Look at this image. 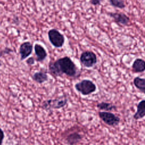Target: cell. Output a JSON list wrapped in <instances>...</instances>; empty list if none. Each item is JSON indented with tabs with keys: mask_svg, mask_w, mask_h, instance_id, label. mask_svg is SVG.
<instances>
[{
	"mask_svg": "<svg viewBox=\"0 0 145 145\" xmlns=\"http://www.w3.org/2000/svg\"><path fill=\"white\" fill-rule=\"evenodd\" d=\"M50 72L56 76L65 74L70 77H76L79 73L78 67L69 57L65 56L50 62L48 65Z\"/></svg>",
	"mask_w": 145,
	"mask_h": 145,
	"instance_id": "cell-1",
	"label": "cell"
},
{
	"mask_svg": "<svg viewBox=\"0 0 145 145\" xmlns=\"http://www.w3.org/2000/svg\"><path fill=\"white\" fill-rule=\"evenodd\" d=\"M68 99L66 96H61L54 99H48L42 102L41 108L44 110L51 109H60L64 107L67 103Z\"/></svg>",
	"mask_w": 145,
	"mask_h": 145,
	"instance_id": "cell-2",
	"label": "cell"
},
{
	"mask_svg": "<svg viewBox=\"0 0 145 145\" xmlns=\"http://www.w3.org/2000/svg\"><path fill=\"white\" fill-rule=\"evenodd\" d=\"M75 89L83 95H88L95 92L96 90V86L89 79H83L76 83L74 85Z\"/></svg>",
	"mask_w": 145,
	"mask_h": 145,
	"instance_id": "cell-3",
	"label": "cell"
},
{
	"mask_svg": "<svg viewBox=\"0 0 145 145\" xmlns=\"http://www.w3.org/2000/svg\"><path fill=\"white\" fill-rule=\"evenodd\" d=\"M48 39L50 42L56 48H61L65 42L64 36L57 29L53 28L48 33Z\"/></svg>",
	"mask_w": 145,
	"mask_h": 145,
	"instance_id": "cell-4",
	"label": "cell"
},
{
	"mask_svg": "<svg viewBox=\"0 0 145 145\" xmlns=\"http://www.w3.org/2000/svg\"><path fill=\"white\" fill-rule=\"evenodd\" d=\"M80 62L86 67H92L97 63V57L92 51L86 50L82 53L80 56Z\"/></svg>",
	"mask_w": 145,
	"mask_h": 145,
	"instance_id": "cell-5",
	"label": "cell"
},
{
	"mask_svg": "<svg viewBox=\"0 0 145 145\" xmlns=\"http://www.w3.org/2000/svg\"><path fill=\"white\" fill-rule=\"evenodd\" d=\"M98 114L101 120L109 126H116L118 125L120 122V117L110 112H99Z\"/></svg>",
	"mask_w": 145,
	"mask_h": 145,
	"instance_id": "cell-6",
	"label": "cell"
},
{
	"mask_svg": "<svg viewBox=\"0 0 145 145\" xmlns=\"http://www.w3.org/2000/svg\"><path fill=\"white\" fill-rule=\"evenodd\" d=\"M33 45L29 41H25L20 44L19 49L20 60L23 61L28 57L32 53Z\"/></svg>",
	"mask_w": 145,
	"mask_h": 145,
	"instance_id": "cell-7",
	"label": "cell"
},
{
	"mask_svg": "<svg viewBox=\"0 0 145 145\" xmlns=\"http://www.w3.org/2000/svg\"><path fill=\"white\" fill-rule=\"evenodd\" d=\"M107 14L113 18L114 22L122 25H127L130 22L129 18L123 12H108Z\"/></svg>",
	"mask_w": 145,
	"mask_h": 145,
	"instance_id": "cell-8",
	"label": "cell"
},
{
	"mask_svg": "<svg viewBox=\"0 0 145 145\" xmlns=\"http://www.w3.org/2000/svg\"><path fill=\"white\" fill-rule=\"evenodd\" d=\"M34 50L36 56V61L42 62L45 60L47 57V53L44 48L39 44H35L34 46Z\"/></svg>",
	"mask_w": 145,
	"mask_h": 145,
	"instance_id": "cell-9",
	"label": "cell"
},
{
	"mask_svg": "<svg viewBox=\"0 0 145 145\" xmlns=\"http://www.w3.org/2000/svg\"><path fill=\"white\" fill-rule=\"evenodd\" d=\"M145 116V100L140 101L137 105V110L133 116L134 120H138L143 118Z\"/></svg>",
	"mask_w": 145,
	"mask_h": 145,
	"instance_id": "cell-10",
	"label": "cell"
},
{
	"mask_svg": "<svg viewBox=\"0 0 145 145\" xmlns=\"http://www.w3.org/2000/svg\"><path fill=\"white\" fill-rule=\"evenodd\" d=\"M32 78L36 83L42 84L48 80V75L46 72L40 70L35 72L32 75Z\"/></svg>",
	"mask_w": 145,
	"mask_h": 145,
	"instance_id": "cell-11",
	"label": "cell"
},
{
	"mask_svg": "<svg viewBox=\"0 0 145 145\" xmlns=\"http://www.w3.org/2000/svg\"><path fill=\"white\" fill-rule=\"evenodd\" d=\"M145 62L142 58H137L134 61L132 65V69L134 72H142L144 71Z\"/></svg>",
	"mask_w": 145,
	"mask_h": 145,
	"instance_id": "cell-12",
	"label": "cell"
},
{
	"mask_svg": "<svg viewBox=\"0 0 145 145\" xmlns=\"http://www.w3.org/2000/svg\"><path fill=\"white\" fill-rule=\"evenodd\" d=\"M82 135L76 133H72L69 134L65 138V142L69 144H74L79 142L82 140Z\"/></svg>",
	"mask_w": 145,
	"mask_h": 145,
	"instance_id": "cell-13",
	"label": "cell"
},
{
	"mask_svg": "<svg viewBox=\"0 0 145 145\" xmlns=\"http://www.w3.org/2000/svg\"><path fill=\"white\" fill-rule=\"evenodd\" d=\"M133 84L135 87L140 90L142 93H145V79L139 76L135 77L133 80Z\"/></svg>",
	"mask_w": 145,
	"mask_h": 145,
	"instance_id": "cell-14",
	"label": "cell"
},
{
	"mask_svg": "<svg viewBox=\"0 0 145 145\" xmlns=\"http://www.w3.org/2000/svg\"><path fill=\"white\" fill-rule=\"evenodd\" d=\"M97 108L100 110H103L104 111L110 112L116 109V106L111 103L106 102H101L97 104Z\"/></svg>",
	"mask_w": 145,
	"mask_h": 145,
	"instance_id": "cell-15",
	"label": "cell"
},
{
	"mask_svg": "<svg viewBox=\"0 0 145 145\" xmlns=\"http://www.w3.org/2000/svg\"><path fill=\"white\" fill-rule=\"evenodd\" d=\"M109 3L112 6L121 9L124 8L126 6L123 0H109Z\"/></svg>",
	"mask_w": 145,
	"mask_h": 145,
	"instance_id": "cell-16",
	"label": "cell"
},
{
	"mask_svg": "<svg viewBox=\"0 0 145 145\" xmlns=\"http://www.w3.org/2000/svg\"><path fill=\"white\" fill-rule=\"evenodd\" d=\"M103 0H90L89 3L93 6L100 5L102 2Z\"/></svg>",
	"mask_w": 145,
	"mask_h": 145,
	"instance_id": "cell-17",
	"label": "cell"
},
{
	"mask_svg": "<svg viewBox=\"0 0 145 145\" xmlns=\"http://www.w3.org/2000/svg\"><path fill=\"white\" fill-rule=\"evenodd\" d=\"M35 62V59H34L33 57H29L27 60H26V63L29 65H33Z\"/></svg>",
	"mask_w": 145,
	"mask_h": 145,
	"instance_id": "cell-18",
	"label": "cell"
},
{
	"mask_svg": "<svg viewBox=\"0 0 145 145\" xmlns=\"http://www.w3.org/2000/svg\"><path fill=\"white\" fill-rule=\"evenodd\" d=\"M5 138V134L2 129L0 127V145L2 144Z\"/></svg>",
	"mask_w": 145,
	"mask_h": 145,
	"instance_id": "cell-19",
	"label": "cell"
}]
</instances>
